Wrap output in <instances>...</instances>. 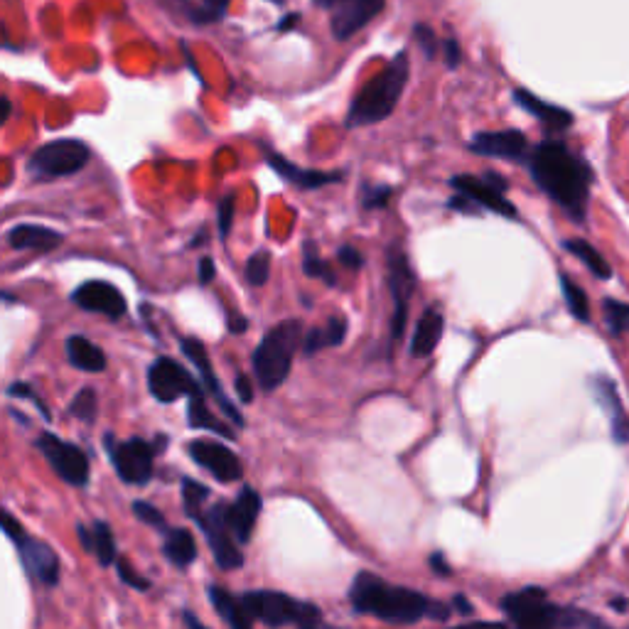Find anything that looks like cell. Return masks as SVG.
Returning <instances> with one entry per match:
<instances>
[{
    "mask_svg": "<svg viewBox=\"0 0 629 629\" xmlns=\"http://www.w3.org/2000/svg\"><path fill=\"white\" fill-rule=\"evenodd\" d=\"M526 165L531 180L548 200L556 202L573 222H585L595 172L583 155L561 141H544L531 150Z\"/></svg>",
    "mask_w": 629,
    "mask_h": 629,
    "instance_id": "1",
    "label": "cell"
},
{
    "mask_svg": "<svg viewBox=\"0 0 629 629\" xmlns=\"http://www.w3.org/2000/svg\"><path fill=\"white\" fill-rule=\"evenodd\" d=\"M352 607L362 615H372L389 625H416L430 612V602L421 593L401 585H391L376 575L362 571L349 590Z\"/></svg>",
    "mask_w": 629,
    "mask_h": 629,
    "instance_id": "2",
    "label": "cell"
},
{
    "mask_svg": "<svg viewBox=\"0 0 629 629\" xmlns=\"http://www.w3.org/2000/svg\"><path fill=\"white\" fill-rule=\"evenodd\" d=\"M502 610L507 612L514 629H612L590 612L556 605L541 588H524L507 595L502 600Z\"/></svg>",
    "mask_w": 629,
    "mask_h": 629,
    "instance_id": "3",
    "label": "cell"
},
{
    "mask_svg": "<svg viewBox=\"0 0 629 629\" xmlns=\"http://www.w3.org/2000/svg\"><path fill=\"white\" fill-rule=\"evenodd\" d=\"M408 77H411L408 55L399 52L386 64V69H381L372 82L364 84V89L354 96L347 114V128H364L386 121L399 106Z\"/></svg>",
    "mask_w": 629,
    "mask_h": 629,
    "instance_id": "4",
    "label": "cell"
},
{
    "mask_svg": "<svg viewBox=\"0 0 629 629\" xmlns=\"http://www.w3.org/2000/svg\"><path fill=\"white\" fill-rule=\"evenodd\" d=\"M303 342L305 335L300 320H283L281 325L271 327L263 335L254 357H251L256 384L263 391H276L288 379L295 352H298V347H303Z\"/></svg>",
    "mask_w": 629,
    "mask_h": 629,
    "instance_id": "5",
    "label": "cell"
},
{
    "mask_svg": "<svg viewBox=\"0 0 629 629\" xmlns=\"http://www.w3.org/2000/svg\"><path fill=\"white\" fill-rule=\"evenodd\" d=\"M241 602H244L251 620L263 622L268 627L295 625L300 629H325L320 610L315 605L288 598L276 590H254V593L241 595Z\"/></svg>",
    "mask_w": 629,
    "mask_h": 629,
    "instance_id": "6",
    "label": "cell"
},
{
    "mask_svg": "<svg viewBox=\"0 0 629 629\" xmlns=\"http://www.w3.org/2000/svg\"><path fill=\"white\" fill-rule=\"evenodd\" d=\"M91 153L77 138H59L37 148L28 160V172L35 177H67L89 163Z\"/></svg>",
    "mask_w": 629,
    "mask_h": 629,
    "instance_id": "7",
    "label": "cell"
},
{
    "mask_svg": "<svg viewBox=\"0 0 629 629\" xmlns=\"http://www.w3.org/2000/svg\"><path fill=\"white\" fill-rule=\"evenodd\" d=\"M450 187L465 197L467 202L475 204L477 209L494 212L499 217H516V207L507 200V180L497 172H487V175H455L450 180Z\"/></svg>",
    "mask_w": 629,
    "mask_h": 629,
    "instance_id": "8",
    "label": "cell"
},
{
    "mask_svg": "<svg viewBox=\"0 0 629 629\" xmlns=\"http://www.w3.org/2000/svg\"><path fill=\"white\" fill-rule=\"evenodd\" d=\"M3 531L8 534V539L18 546L20 558H23L25 568H28L32 578H37L45 585H57L59 580V558L55 556L50 546L42 544V541L32 539L25 534L23 524L15 521L10 512H3Z\"/></svg>",
    "mask_w": 629,
    "mask_h": 629,
    "instance_id": "9",
    "label": "cell"
},
{
    "mask_svg": "<svg viewBox=\"0 0 629 629\" xmlns=\"http://www.w3.org/2000/svg\"><path fill=\"white\" fill-rule=\"evenodd\" d=\"M148 389L153 399H158L160 403H172L182 399V396L204 394L200 381L170 357H160L150 364Z\"/></svg>",
    "mask_w": 629,
    "mask_h": 629,
    "instance_id": "10",
    "label": "cell"
},
{
    "mask_svg": "<svg viewBox=\"0 0 629 629\" xmlns=\"http://www.w3.org/2000/svg\"><path fill=\"white\" fill-rule=\"evenodd\" d=\"M106 448H109L111 462H114L118 477L128 485H145L153 477L155 448L141 438L123 440L116 443L111 435H106Z\"/></svg>",
    "mask_w": 629,
    "mask_h": 629,
    "instance_id": "11",
    "label": "cell"
},
{
    "mask_svg": "<svg viewBox=\"0 0 629 629\" xmlns=\"http://www.w3.org/2000/svg\"><path fill=\"white\" fill-rule=\"evenodd\" d=\"M37 448L45 455V460L50 462L52 470L62 477L67 485L72 487H84L89 482V458L82 448L67 443V440H59L57 435L45 433L37 440Z\"/></svg>",
    "mask_w": 629,
    "mask_h": 629,
    "instance_id": "12",
    "label": "cell"
},
{
    "mask_svg": "<svg viewBox=\"0 0 629 629\" xmlns=\"http://www.w3.org/2000/svg\"><path fill=\"white\" fill-rule=\"evenodd\" d=\"M386 263H389V286L391 295H394L396 313L391 320V342H399L406 330L408 320V300L413 298V290H416V273H413L408 256L401 249L391 246L389 254H386Z\"/></svg>",
    "mask_w": 629,
    "mask_h": 629,
    "instance_id": "13",
    "label": "cell"
},
{
    "mask_svg": "<svg viewBox=\"0 0 629 629\" xmlns=\"http://www.w3.org/2000/svg\"><path fill=\"white\" fill-rule=\"evenodd\" d=\"M197 524H200L204 536H207L209 548L214 553V561H217V566L222 571H236V568L244 566V556H241L234 534H231L227 524V504H219V507H212L209 512H204Z\"/></svg>",
    "mask_w": 629,
    "mask_h": 629,
    "instance_id": "14",
    "label": "cell"
},
{
    "mask_svg": "<svg viewBox=\"0 0 629 629\" xmlns=\"http://www.w3.org/2000/svg\"><path fill=\"white\" fill-rule=\"evenodd\" d=\"M187 453L219 482H236L244 472L241 460L231 453L227 445L217 443V440H192L187 445Z\"/></svg>",
    "mask_w": 629,
    "mask_h": 629,
    "instance_id": "15",
    "label": "cell"
},
{
    "mask_svg": "<svg viewBox=\"0 0 629 629\" xmlns=\"http://www.w3.org/2000/svg\"><path fill=\"white\" fill-rule=\"evenodd\" d=\"M72 303L86 313H99L109 320L126 315V295L109 281H86L72 293Z\"/></svg>",
    "mask_w": 629,
    "mask_h": 629,
    "instance_id": "16",
    "label": "cell"
},
{
    "mask_svg": "<svg viewBox=\"0 0 629 629\" xmlns=\"http://www.w3.org/2000/svg\"><path fill=\"white\" fill-rule=\"evenodd\" d=\"M386 0H340V3L332 8V20L330 28L335 40H349L354 32L367 28L376 15L384 10Z\"/></svg>",
    "mask_w": 629,
    "mask_h": 629,
    "instance_id": "17",
    "label": "cell"
},
{
    "mask_svg": "<svg viewBox=\"0 0 629 629\" xmlns=\"http://www.w3.org/2000/svg\"><path fill=\"white\" fill-rule=\"evenodd\" d=\"M470 150L475 155L502 160H529V141L521 131H482L472 136Z\"/></svg>",
    "mask_w": 629,
    "mask_h": 629,
    "instance_id": "18",
    "label": "cell"
},
{
    "mask_svg": "<svg viewBox=\"0 0 629 629\" xmlns=\"http://www.w3.org/2000/svg\"><path fill=\"white\" fill-rule=\"evenodd\" d=\"M182 354H185V357L190 359L192 364H195L197 372L202 374V381L207 384V389L212 391V396L219 401V406H222V411L227 413V416L236 423V426H244V416H241L239 408H236L234 403H231L227 396H224L222 384H219V379L212 372V364H209V357H207V349H204V344L200 340H195V337H185V340H182Z\"/></svg>",
    "mask_w": 629,
    "mask_h": 629,
    "instance_id": "19",
    "label": "cell"
},
{
    "mask_svg": "<svg viewBox=\"0 0 629 629\" xmlns=\"http://www.w3.org/2000/svg\"><path fill=\"white\" fill-rule=\"evenodd\" d=\"M258 514H261V494H258L256 489L244 487L241 489L239 499L227 507V524L239 544H249L251 541Z\"/></svg>",
    "mask_w": 629,
    "mask_h": 629,
    "instance_id": "20",
    "label": "cell"
},
{
    "mask_svg": "<svg viewBox=\"0 0 629 629\" xmlns=\"http://www.w3.org/2000/svg\"><path fill=\"white\" fill-rule=\"evenodd\" d=\"M266 158L276 175H281L283 180L290 182V185L300 187V190H320V187L342 180V175H337V172H317V170L300 168V165L290 163V160L283 158V155L273 153V150H268Z\"/></svg>",
    "mask_w": 629,
    "mask_h": 629,
    "instance_id": "21",
    "label": "cell"
},
{
    "mask_svg": "<svg viewBox=\"0 0 629 629\" xmlns=\"http://www.w3.org/2000/svg\"><path fill=\"white\" fill-rule=\"evenodd\" d=\"M514 101L526 111L536 118V121L544 123L546 128L551 131H566V128L573 126V114L563 106L551 104V101H544L541 96L531 94L529 89H514Z\"/></svg>",
    "mask_w": 629,
    "mask_h": 629,
    "instance_id": "22",
    "label": "cell"
},
{
    "mask_svg": "<svg viewBox=\"0 0 629 629\" xmlns=\"http://www.w3.org/2000/svg\"><path fill=\"white\" fill-rule=\"evenodd\" d=\"M8 244L13 246L15 251H55L59 244L64 241V236L59 231L50 227H37V224H18L8 231Z\"/></svg>",
    "mask_w": 629,
    "mask_h": 629,
    "instance_id": "23",
    "label": "cell"
},
{
    "mask_svg": "<svg viewBox=\"0 0 629 629\" xmlns=\"http://www.w3.org/2000/svg\"><path fill=\"white\" fill-rule=\"evenodd\" d=\"M595 391H598V401L602 403V408L610 416V428L615 443H629V416L625 406H622L620 394H617L615 381L607 379V376H600V379H595Z\"/></svg>",
    "mask_w": 629,
    "mask_h": 629,
    "instance_id": "24",
    "label": "cell"
},
{
    "mask_svg": "<svg viewBox=\"0 0 629 629\" xmlns=\"http://www.w3.org/2000/svg\"><path fill=\"white\" fill-rule=\"evenodd\" d=\"M443 330H445V317L438 308H428L426 313L418 320L416 330H413V340H411V357L416 359H426L430 354L438 349L440 340H443Z\"/></svg>",
    "mask_w": 629,
    "mask_h": 629,
    "instance_id": "25",
    "label": "cell"
},
{
    "mask_svg": "<svg viewBox=\"0 0 629 629\" xmlns=\"http://www.w3.org/2000/svg\"><path fill=\"white\" fill-rule=\"evenodd\" d=\"M67 359L72 367H77L79 372L99 374L106 369V354L101 352V347H96L94 342L86 340L84 335H72L67 340Z\"/></svg>",
    "mask_w": 629,
    "mask_h": 629,
    "instance_id": "26",
    "label": "cell"
},
{
    "mask_svg": "<svg viewBox=\"0 0 629 629\" xmlns=\"http://www.w3.org/2000/svg\"><path fill=\"white\" fill-rule=\"evenodd\" d=\"M209 600H212L214 610L229 622L231 629H251V622L254 620H251V615L246 612L241 598H234V595H229L227 590L219 588V585H212V588H209Z\"/></svg>",
    "mask_w": 629,
    "mask_h": 629,
    "instance_id": "27",
    "label": "cell"
},
{
    "mask_svg": "<svg viewBox=\"0 0 629 629\" xmlns=\"http://www.w3.org/2000/svg\"><path fill=\"white\" fill-rule=\"evenodd\" d=\"M344 337H347V320H344L342 315H337V317H332L325 327H315V330H310L308 335H305L303 352L308 354V357H313V354L320 352V349L342 344Z\"/></svg>",
    "mask_w": 629,
    "mask_h": 629,
    "instance_id": "28",
    "label": "cell"
},
{
    "mask_svg": "<svg viewBox=\"0 0 629 629\" xmlns=\"http://www.w3.org/2000/svg\"><path fill=\"white\" fill-rule=\"evenodd\" d=\"M563 249H566L571 256L578 258V261H583L585 266H588V271L593 273L595 278H600V281H610L612 278V266L607 263V258L602 256L593 244H590V241L566 239L563 241Z\"/></svg>",
    "mask_w": 629,
    "mask_h": 629,
    "instance_id": "29",
    "label": "cell"
},
{
    "mask_svg": "<svg viewBox=\"0 0 629 629\" xmlns=\"http://www.w3.org/2000/svg\"><path fill=\"white\" fill-rule=\"evenodd\" d=\"M165 556L172 566L187 568L197 558V544L195 536L187 529H170L165 534Z\"/></svg>",
    "mask_w": 629,
    "mask_h": 629,
    "instance_id": "30",
    "label": "cell"
},
{
    "mask_svg": "<svg viewBox=\"0 0 629 629\" xmlns=\"http://www.w3.org/2000/svg\"><path fill=\"white\" fill-rule=\"evenodd\" d=\"M187 418H190V426L197 430H212V433L224 435V438H236V433L229 426H224L217 416L207 408L204 394L190 396V406H187Z\"/></svg>",
    "mask_w": 629,
    "mask_h": 629,
    "instance_id": "31",
    "label": "cell"
},
{
    "mask_svg": "<svg viewBox=\"0 0 629 629\" xmlns=\"http://www.w3.org/2000/svg\"><path fill=\"white\" fill-rule=\"evenodd\" d=\"M558 283H561V293H563V300H566V305H568V313H571L575 320L590 322L588 293H585V290L580 288L571 276H566V273H561V276H558Z\"/></svg>",
    "mask_w": 629,
    "mask_h": 629,
    "instance_id": "32",
    "label": "cell"
},
{
    "mask_svg": "<svg viewBox=\"0 0 629 629\" xmlns=\"http://www.w3.org/2000/svg\"><path fill=\"white\" fill-rule=\"evenodd\" d=\"M91 551L96 558H99L101 566H114V563L118 561L116 558V541H114V534H111L109 524H104V521H94L91 524Z\"/></svg>",
    "mask_w": 629,
    "mask_h": 629,
    "instance_id": "33",
    "label": "cell"
},
{
    "mask_svg": "<svg viewBox=\"0 0 629 629\" xmlns=\"http://www.w3.org/2000/svg\"><path fill=\"white\" fill-rule=\"evenodd\" d=\"M303 271L308 278H317V281H325L327 286L335 288L337 283L335 271H332L330 263L320 256V251H317L313 241H305L303 246Z\"/></svg>",
    "mask_w": 629,
    "mask_h": 629,
    "instance_id": "34",
    "label": "cell"
},
{
    "mask_svg": "<svg viewBox=\"0 0 629 629\" xmlns=\"http://www.w3.org/2000/svg\"><path fill=\"white\" fill-rule=\"evenodd\" d=\"M602 317H605V325L612 335H629V303L625 300L605 298Z\"/></svg>",
    "mask_w": 629,
    "mask_h": 629,
    "instance_id": "35",
    "label": "cell"
},
{
    "mask_svg": "<svg viewBox=\"0 0 629 629\" xmlns=\"http://www.w3.org/2000/svg\"><path fill=\"white\" fill-rule=\"evenodd\" d=\"M209 499V489L195 480H182V502L190 519L200 521L204 516V504Z\"/></svg>",
    "mask_w": 629,
    "mask_h": 629,
    "instance_id": "36",
    "label": "cell"
},
{
    "mask_svg": "<svg viewBox=\"0 0 629 629\" xmlns=\"http://www.w3.org/2000/svg\"><path fill=\"white\" fill-rule=\"evenodd\" d=\"M246 281H249V286L254 288H261L266 286L268 278H271V254H268L266 249L256 251L254 256L246 261Z\"/></svg>",
    "mask_w": 629,
    "mask_h": 629,
    "instance_id": "37",
    "label": "cell"
},
{
    "mask_svg": "<svg viewBox=\"0 0 629 629\" xmlns=\"http://www.w3.org/2000/svg\"><path fill=\"white\" fill-rule=\"evenodd\" d=\"M96 408H99V401H96L94 389H84V391H79L77 396H74L72 406H69V413H72V416H77L79 421L94 423Z\"/></svg>",
    "mask_w": 629,
    "mask_h": 629,
    "instance_id": "38",
    "label": "cell"
},
{
    "mask_svg": "<svg viewBox=\"0 0 629 629\" xmlns=\"http://www.w3.org/2000/svg\"><path fill=\"white\" fill-rule=\"evenodd\" d=\"M394 187L389 185H364L362 187V204L364 209H384L389 204Z\"/></svg>",
    "mask_w": 629,
    "mask_h": 629,
    "instance_id": "39",
    "label": "cell"
},
{
    "mask_svg": "<svg viewBox=\"0 0 629 629\" xmlns=\"http://www.w3.org/2000/svg\"><path fill=\"white\" fill-rule=\"evenodd\" d=\"M133 514L138 516V519L143 521V524H148L150 529L155 531H163V534H168V521H165V516L158 512V509L153 507V504L148 502H136L133 504Z\"/></svg>",
    "mask_w": 629,
    "mask_h": 629,
    "instance_id": "40",
    "label": "cell"
},
{
    "mask_svg": "<svg viewBox=\"0 0 629 629\" xmlns=\"http://www.w3.org/2000/svg\"><path fill=\"white\" fill-rule=\"evenodd\" d=\"M234 202H236L234 195L229 192V195H224L217 204V227H219V236H222V241L229 239L231 224H234V214H236Z\"/></svg>",
    "mask_w": 629,
    "mask_h": 629,
    "instance_id": "41",
    "label": "cell"
},
{
    "mask_svg": "<svg viewBox=\"0 0 629 629\" xmlns=\"http://www.w3.org/2000/svg\"><path fill=\"white\" fill-rule=\"evenodd\" d=\"M413 37H416L418 47H421L423 55H426L428 59H433L435 55H438L440 45H438V37H435L433 28H428V25H423V23L413 25Z\"/></svg>",
    "mask_w": 629,
    "mask_h": 629,
    "instance_id": "42",
    "label": "cell"
},
{
    "mask_svg": "<svg viewBox=\"0 0 629 629\" xmlns=\"http://www.w3.org/2000/svg\"><path fill=\"white\" fill-rule=\"evenodd\" d=\"M116 568H118V578H121L126 585H131L133 590H148L150 588L148 580H145L143 575H138L136 571H133L131 563H128L126 558H118Z\"/></svg>",
    "mask_w": 629,
    "mask_h": 629,
    "instance_id": "43",
    "label": "cell"
},
{
    "mask_svg": "<svg viewBox=\"0 0 629 629\" xmlns=\"http://www.w3.org/2000/svg\"><path fill=\"white\" fill-rule=\"evenodd\" d=\"M8 396H13V399H30L32 403H35L37 408H40L42 416H45L47 421H50V411H47L45 403H42V399H37L35 391H32L28 384H23V381H15V384L8 389Z\"/></svg>",
    "mask_w": 629,
    "mask_h": 629,
    "instance_id": "44",
    "label": "cell"
},
{
    "mask_svg": "<svg viewBox=\"0 0 629 629\" xmlns=\"http://www.w3.org/2000/svg\"><path fill=\"white\" fill-rule=\"evenodd\" d=\"M443 47V55H445V67L448 69H458L462 62V52H460V42L455 37H448V40L440 42Z\"/></svg>",
    "mask_w": 629,
    "mask_h": 629,
    "instance_id": "45",
    "label": "cell"
},
{
    "mask_svg": "<svg viewBox=\"0 0 629 629\" xmlns=\"http://www.w3.org/2000/svg\"><path fill=\"white\" fill-rule=\"evenodd\" d=\"M337 261H340L344 268H349V271H359V268L364 266V256L359 254L354 246H342V249L337 251Z\"/></svg>",
    "mask_w": 629,
    "mask_h": 629,
    "instance_id": "46",
    "label": "cell"
},
{
    "mask_svg": "<svg viewBox=\"0 0 629 629\" xmlns=\"http://www.w3.org/2000/svg\"><path fill=\"white\" fill-rule=\"evenodd\" d=\"M202 3H204L202 23H212V20H219L227 13L231 0H202Z\"/></svg>",
    "mask_w": 629,
    "mask_h": 629,
    "instance_id": "47",
    "label": "cell"
},
{
    "mask_svg": "<svg viewBox=\"0 0 629 629\" xmlns=\"http://www.w3.org/2000/svg\"><path fill=\"white\" fill-rule=\"evenodd\" d=\"M236 394H239V399L244 403H251L254 401V384H251V379L246 374H236Z\"/></svg>",
    "mask_w": 629,
    "mask_h": 629,
    "instance_id": "48",
    "label": "cell"
},
{
    "mask_svg": "<svg viewBox=\"0 0 629 629\" xmlns=\"http://www.w3.org/2000/svg\"><path fill=\"white\" fill-rule=\"evenodd\" d=\"M217 278V266H214V261L209 256H204L200 261V283L202 286H209V283Z\"/></svg>",
    "mask_w": 629,
    "mask_h": 629,
    "instance_id": "49",
    "label": "cell"
},
{
    "mask_svg": "<svg viewBox=\"0 0 629 629\" xmlns=\"http://www.w3.org/2000/svg\"><path fill=\"white\" fill-rule=\"evenodd\" d=\"M430 568L438 575H450V566L445 563V558L440 556V553H433V556H430Z\"/></svg>",
    "mask_w": 629,
    "mask_h": 629,
    "instance_id": "50",
    "label": "cell"
},
{
    "mask_svg": "<svg viewBox=\"0 0 629 629\" xmlns=\"http://www.w3.org/2000/svg\"><path fill=\"white\" fill-rule=\"evenodd\" d=\"M246 325H249V322H246V317H241V315H236V317H229V332H244L246 330Z\"/></svg>",
    "mask_w": 629,
    "mask_h": 629,
    "instance_id": "51",
    "label": "cell"
},
{
    "mask_svg": "<svg viewBox=\"0 0 629 629\" xmlns=\"http://www.w3.org/2000/svg\"><path fill=\"white\" fill-rule=\"evenodd\" d=\"M458 629H507L502 622H475V625H462Z\"/></svg>",
    "mask_w": 629,
    "mask_h": 629,
    "instance_id": "52",
    "label": "cell"
},
{
    "mask_svg": "<svg viewBox=\"0 0 629 629\" xmlns=\"http://www.w3.org/2000/svg\"><path fill=\"white\" fill-rule=\"evenodd\" d=\"M453 605L458 607V612H462V615H470L472 612V605L467 602V598H462V595H458V598H453Z\"/></svg>",
    "mask_w": 629,
    "mask_h": 629,
    "instance_id": "53",
    "label": "cell"
},
{
    "mask_svg": "<svg viewBox=\"0 0 629 629\" xmlns=\"http://www.w3.org/2000/svg\"><path fill=\"white\" fill-rule=\"evenodd\" d=\"M182 617H185V625H187V629H207V627L202 625L200 620H197L195 615H192V612H185V615H182Z\"/></svg>",
    "mask_w": 629,
    "mask_h": 629,
    "instance_id": "54",
    "label": "cell"
},
{
    "mask_svg": "<svg viewBox=\"0 0 629 629\" xmlns=\"http://www.w3.org/2000/svg\"><path fill=\"white\" fill-rule=\"evenodd\" d=\"M298 20H300L298 15H288V18H283L281 23H278V30H281V32H288V28H293V25L298 23Z\"/></svg>",
    "mask_w": 629,
    "mask_h": 629,
    "instance_id": "55",
    "label": "cell"
},
{
    "mask_svg": "<svg viewBox=\"0 0 629 629\" xmlns=\"http://www.w3.org/2000/svg\"><path fill=\"white\" fill-rule=\"evenodd\" d=\"M313 3L317 5V8H322V10H332L337 3H340V0H313Z\"/></svg>",
    "mask_w": 629,
    "mask_h": 629,
    "instance_id": "56",
    "label": "cell"
},
{
    "mask_svg": "<svg viewBox=\"0 0 629 629\" xmlns=\"http://www.w3.org/2000/svg\"><path fill=\"white\" fill-rule=\"evenodd\" d=\"M0 104H3V114H0V123H5V121H8V116H10V101L3 96V101H0Z\"/></svg>",
    "mask_w": 629,
    "mask_h": 629,
    "instance_id": "57",
    "label": "cell"
},
{
    "mask_svg": "<svg viewBox=\"0 0 629 629\" xmlns=\"http://www.w3.org/2000/svg\"><path fill=\"white\" fill-rule=\"evenodd\" d=\"M271 3H286V0H271Z\"/></svg>",
    "mask_w": 629,
    "mask_h": 629,
    "instance_id": "58",
    "label": "cell"
}]
</instances>
